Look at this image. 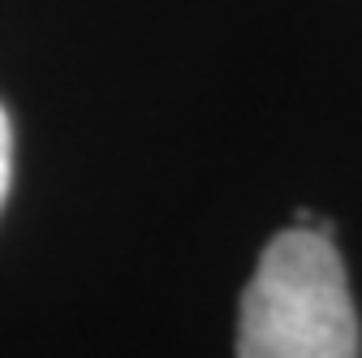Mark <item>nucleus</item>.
I'll return each mask as SVG.
<instances>
[{"label":"nucleus","mask_w":362,"mask_h":358,"mask_svg":"<svg viewBox=\"0 0 362 358\" xmlns=\"http://www.w3.org/2000/svg\"><path fill=\"white\" fill-rule=\"evenodd\" d=\"M9 173H13V129H9L5 108H0V203L9 195Z\"/></svg>","instance_id":"f03ea898"},{"label":"nucleus","mask_w":362,"mask_h":358,"mask_svg":"<svg viewBox=\"0 0 362 358\" xmlns=\"http://www.w3.org/2000/svg\"><path fill=\"white\" fill-rule=\"evenodd\" d=\"M238 358H358V316L332 238L276 233L242 294Z\"/></svg>","instance_id":"f257e3e1"}]
</instances>
